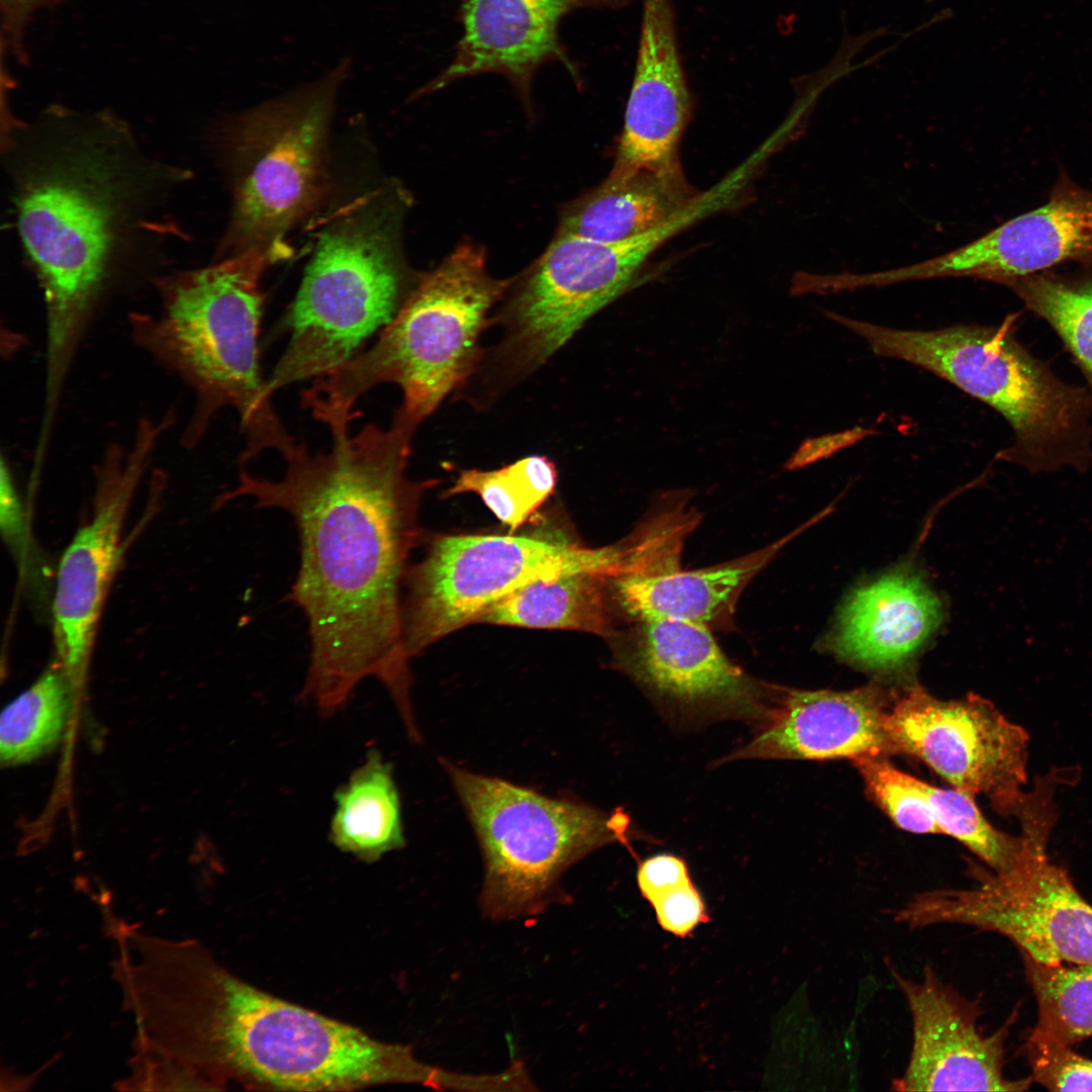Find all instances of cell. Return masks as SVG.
Returning a JSON list of instances; mask_svg holds the SVG:
<instances>
[{
    "mask_svg": "<svg viewBox=\"0 0 1092 1092\" xmlns=\"http://www.w3.org/2000/svg\"><path fill=\"white\" fill-rule=\"evenodd\" d=\"M414 433L369 423L354 436L333 437L328 452L298 444L282 478L241 467L237 486L220 498L250 496L295 524L300 561L288 598L303 612L310 639L301 696L324 715L373 677L403 721L415 719L400 589L420 502L436 481L406 475Z\"/></svg>",
    "mask_w": 1092,
    "mask_h": 1092,
    "instance_id": "obj_1",
    "label": "cell"
},
{
    "mask_svg": "<svg viewBox=\"0 0 1092 1092\" xmlns=\"http://www.w3.org/2000/svg\"><path fill=\"white\" fill-rule=\"evenodd\" d=\"M147 1029L158 1050L217 1086L226 1077L299 1091L454 1083L453 1073L421 1063L410 1046L379 1041L248 985L203 946L179 952L159 973Z\"/></svg>",
    "mask_w": 1092,
    "mask_h": 1092,
    "instance_id": "obj_2",
    "label": "cell"
},
{
    "mask_svg": "<svg viewBox=\"0 0 1092 1092\" xmlns=\"http://www.w3.org/2000/svg\"><path fill=\"white\" fill-rule=\"evenodd\" d=\"M283 251L252 248L180 275L163 287L158 312L131 322L139 346L194 393L184 444L194 446L215 414L233 407L246 435L241 466L267 449L287 459L298 446L275 413L259 361L260 279Z\"/></svg>",
    "mask_w": 1092,
    "mask_h": 1092,
    "instance_id": "obj_3",
    "label": "cell"
},
{
    "mask_svg": "<svg viewBox=\"0 0 1092 1092\" xmlns=\"http://www.w3.org/2000/svg\"><path fill=\"white\" fill-rule=\"evenodd\" d=\"M512 282L488 273L481 246L460 244L419 279L371 348L314 378L301 393V405L341 436L350 433L354 405L363 394L394 383L403 400L393 422L415 432L476 372L484 355L480 335Z\"/></svg>",
    "mask_w": 1092,
    "mask_h": 1092,
    "instance_id": "obj_4",
    "label": "cell"
},
{
    "mask_svg": "<svg viewBox=\"0 0 1092 1092\" xmlns=\"http://www.w3.org/2000/svg\"><path fill=\"white\" fill-rule=\"evenodd\" d=\"M1017 313L995 327L901 330L842 316V327L879 357L909 362L990 405L1010 425L996 459L1030 473L1092 467V392L1060 380L1016 339Z\"/></svg>",
    "mask_w": 1092,
    "mask_h": 1092,
    "instance_id": "obj_5",
    "label": "cell"
},
{
    "mask_svg": "<svg viewBox=\"0 0 1092 1092\" xmlns=\"http://www.w3.org/2000/svg\"><path fill=\"white\" fill-rule=\"evenodd\" d=\"M405 198L370 193L327 226L290 307V341L267 380L270 394L345 364L396 315L418 283L400 252Z\"/></svg>",
    "mask_w": 1092,
    "mask_h": 1092,
    "instance_id": "obj_6",
    "label": "cell"
},
{
    "mask_svg": "<svg viewBox=\"0 0 1092 1092\" xmlns=\"http://www.w3.org/2000/svg\"><path fill=\"white\" fill-rule=\"evenodd\" d=\"M113 158L89 147L49 158L18 197V228L43 288L44 397L60 400L116 245L120 187Z\"/></svg>",
    "mask_w": 1092,
    "mask_h": 1092,
    "instance_id": "obj_7",
    "label": "cell"
},
{
    "mask_svg": "<svg viewBox=\"0 0 1092 1092\" xmlns=\"http://www.w3.org/2000/svg\"><path fill=\"white\" fill-rule=\"evenodd\" d=\"M442 765L468 815L484 860L479 905L485 917L508 920L542 913L564 899L562 874L596 849L629 846L631 821L568 798Z\"/></svg>",
    "mask_w": 1092,
    "mask_h": 1092,
    "instance_id": "obj_8",
    "label": "cell"
},
{
    "mask_svg": "<svg viewBox=\"0 0 1092 1092\" xmlns=\"http://www.w3.org/2000/svg\"><path fill=\"white\" fill-rule=\"evenodd\" d=\"M711 209L701 200L661 226L617 243L557 233L541 257L513 279L490 320L504 331L483 356L490 379L510 383L534 371L621 295L654 251Z\"/></svg>",
    "mask_w": 1092,
    "mask_h": 1092,
    "instance_id": "obj_9",
    "label": "cell"
},
{
    "mask_svg": "<svg viewBox=\"0 0 1092 1092\" xmlns=\"http://www.w3.org/2000/svg\"><path fill=\"white\" fill-rule=\"evenodd\" d=\"M350 58L316 81L241 115L232 136L234 211L229 255L284 248L283 236L309 213L326 187V141Z\"/></svg>",
    "mask_w": 1092,
    "mask_h": 1092,
    "instance_id": "obj_10",
    "label": "cell"
},
{
    "mask_svg": "<svg viewBox=\"0 0 1092 1092\" xmlns=\"http://www.w3.org/2000/svg\"><path fill=\"white\" fill-rule=\"evenodd\" d=\"M625 544L587 548L526 536L453 535L434 539L407 574L403 607L410 658L473 622L495 603L540 579L592 571L617 574Z\"/></svg>",
    "mask_w": 1092,
    "mask_h": 1092,
    "instance_id": "obj_11",
    "label": "cell"
},
{
    "mask_svg": "<svg viewBox=\"0 0 1092 1092\" xmlns=\"http://www.w3.org/2000/svg\"><path fill=\"white\" fill-rule=\"evenodd\" d=\"M971 889L916 894L909 914L916 927L962 924L1011 940L1022 957L1045 965L1092 967V905L1046 848L1006 874L974 873Z\"/></svg>",
    "mask_w": 1092,
    "mask_h": 1092,
    "instance_id": "obj_12",
    "label": "cell"
},
{
    "mask_svg": "<svg viewBox=\"0 0 1092 1092\" xmlns=\"http://www.w3.org/2000/svg\"><path fill=\"white\" fill-rule=\"evenodd\" d=\"M888 729L898 753L918 757L954 789L985 796L1004 816L1025 807L1029 736L989 700L942 701L915 686L895 697Z\"/></svg>",
    "mask_w": 1092,
    "mask_h": 1092,
    "instance_id": "obj_13",
    "label": "cell"
},
{
    "mask_svg": "<svg viewBox=\"0 0 1092 1092\" xmlns=\"http://www.w3.org/2000/svg\"><path fill=\"white\" fill-rule=\"evenodd\" d=\"M615 632V667L633 679L676 722L740 720L761 727L779 686L753 678L732 662L709 628L681 620L648 619Z\"/></svg>",
    "mask_w": 1092,
    "mask_h": 1092,
    "instance_id": "obj_14",
    "label": "cell"
},
{
    "mask_svg": "<svg viewBox=\"0 0 1092 1092\" xmlns=\"http://www.w3.org/2000/svg\"><path fill=\"white\" fill-rule=\"evenodd\" d=\"M697 519L679 511L651 516L639 528L624 569L610 577L613 609L632 622L672 619L728 630L739 596L796 532L742 557L710 567L680 568L681 546Z\"/></svg>",
    "mask_w": 1092,
    "mask_h": 1092,
    "instance_id": "obj_15",
    "label": "cell"
},
{
    "mask_svg": "<svg viewBox=\"0 0 1092 1092\" xmlns=\"http://www.w3.org/2000/svg\"><path fill=\"white\" fill-rule=\"evenodd\" d=\"M171 426L139 422L128 448L109 447L98 467L95 509L64 552L57 573L53 605L57 658L75 688L85 675L97 622L119 554V538L127 508L149 464L159 437Z\"/></svg>",
    "mask_w": 1092,
    "mask_h": 1092,
    "instance_id": "obj_16",
    "label": "cell"
},
{
    "mask_svg": "<svg viewBox=\"0 0 1092 1092\" xmlns=\"http://www.w3.org/2000/svg\"><path fill=\"white\" fill-rule=\"evenodd\" d=\"M889 970L904 996L912 1019V1048L904 1074L892 1082L895 1091H1024L1029 1076L1004 1074L1005 1043L1016 1019L1014 1010L994 1032L979 1027L981 999H971L944 983L931 965L923 979L912 981Z\"/></svg>",
    "mask_w": 1092,
    "mask_h": 1092,
    "instance_id": "obj_17",
    "label": "cell"
},
{
    "mask_svg": "<svg viewBox=\"0 0 1092 1092\" xmlns=\"http://www.w3.org/2000/svg\"><path fill=\"white\" fill-rule=\"evenodd\" d=\"M629 0H459L461 35L450 63L414 97L481 74L505 77L526 108L544 65H561L580 87L581 76L560 37L563 18L579 9H620Z\"/></svg>",
    "mask_w": 1092,
    "mask_h": 1092,
    "instance_id": "obj_18",
    "label": "cell"
},
{
    "mask_svg": "<svg viewBox=\"0 0 1092 1092\" xmlns=\"http://www.w3.org/2000/svg\"><path fill=\"white\" fill-rule=\"evenodd\" d=\"M1069 261L1092 262V191L1061 178L1041 206L915 263L913 275L917 280L969 277L1005 286Z\"/></svg>",
    "mask_w": 1092,
    "mask_h": 1092,
    "instance_id": "obj_19",
    "label": "cell"
},
{
    "mask_svg": "<svg viewBox=\"0 0 1092 1092\" xmlns=\"http://www.w3.org/2000/svg\"><path fill=\"white\" fill-rule=\"evenodd\" d=\"M895 697L877 686L849 692L780 687L771 714L745 745L718 763L740 759H857L898 753L888 729Z\"/></svg>",
    "mask_w": 1092,
    "mask_h": 1092,
    "instance_id": "obj_20",
    "label": "cell"
},
{
    "mask_svg": "<svg viewBox=\"0 0 1092 1092\" xmlns=\"http://www.w3.org/2000/svg\"><path fill=\"white\" fill-rule=\"evenodd\" d=\"M691 110L672 0H642L635 71L610 174L680 168L678 146Z\"/></svg>",
    "mask_w": 1092,
    "mask_h": 1092,
    "instance_id": "obj_21",
    "label": "cell"
},
{
    "mask_svg": "<svg viewBox=\"0 0 1092 1092\" xmlns=\"http://www.w3.org/2000/svg\"><path fill=\"white\" fill-rule=\"evenodd\" d=\"M940 618L939 599L921 578L896 572L852 593L826 646L851 663L892 670L914 655Z\"/></svg>",
    "mask_w": 1092,
    "mask_h": 1092,
    "instance_id": "obj_22",
    "label": "cell"
},
{
    "mask_svg": "<svg viewBox=\"0 0 1092 1092\" xmlns=\"http://www.w3.org/2000/svg\"><path fill=\"white\" fill-rule=\"evenodd\" d=\"M704 195L688 186L681 169L609 176L563 210L558 233L617 243L644 235L682 214Z\"/></svg>",
    "mask_w": 1092,
    "mask_h": 1092,
    "instance_id": "obj_23",
    "label": "cell"
},
{
    "mask_svg": "<svg viewBox=\"0 0 1092 1092\" xmlns=\"http://www.w3.org/2000/svg\"><path fill=\"white\" fill-rule=\"evenodd\" d=\"M334 800L329 834L340 850L372 862L404 846L398 789L390 763L379 751L367 753Z\"/></svg>",
    "mask_w": 1092,
    "mask_h": 1092,
    "instance_id": "obj_24",
    "label": "cell"
},
{
    "mask_svg": "<svg viewBox=\"0 0 1092 1092\" xmlns=\"http://www.w3.org/2000/svg\"><path fill=\"white\" fill-rule=\"evenodd\" d=\"M610 577L582 571L533 581L495 603L478 622L576 630L610 638L615 633Z\"/></svg>",
    "mask_w": 1092,
    "mask_h": 1092,
    "instance_id": "obj_25",
    "label": "cell"
},
{
    "mask_svg": "<svg viewBox=\"0 0 1092 1092\" xmlns=\"http://www.w3.org/2000/svg\"><path fill=\"white\" fill-rule=\"evenodd\" d=\"M75 687L59 658L3 710L0 759L12 766L51 752L63 739Z\"/></svg>",
    "mask_w": 1092,
    "mask_h": 1092,
    "instance_id": "obj_26",
    "label": "cell"
},
{
    "mask_svg": "<svg viewBox=\"0 0 1092 1092\" xmlns=\"http://www.w3.org/2000/svg\"><path fill=\"white\" fill-rule=\"evenodd\" d=\"M1022 958L1037 1005V1020L1029 1034L1070 1046L1092 1037V967L1045 965Z\"/></svg>",
    "mask_w": 1092,
    "mask_h": 1092,
    "instance_id": "obj_27",
    "label": "cell"
},
{
    "mask_svg": "<svg viewBox=\"0 0 1092 1092\" xmlns=\"http://www.w3.org/2000/svg\"><path fill=\"white\" fill-rule=\"evenodd\" d=\"M1005 286L1057 332L1092 392V275L1067 278L1044 271Z\"/></svg>",
    "mask_w": 1092,
    "mask_h": 1092,
    "instance_id": "obj_28",
    "label": "cell"
},
{
    "mask_svg": "<svg viewBox=\"0 0 1092 1092\" xmlns=\"http://www.w3.org/2000/svg\"><path fill=\"white\" fill-rule=\"evenodd\" d=\"M558 479L555 463L530 455L493 470H461L446 495L473 492L503 524L517 530L553 492Z\"/></svg>",
    "mask_w": 1092,
    "mask_h": 1092,
    "instance_id": "obj_29",
    "label": "cell"
},
{
    "mask_svg": "<svg viewBox=\"0 0 1092 1092\" xmlns=\"http://www.w3.org/2000/svg\"><path fill=\"white\" fill-rule=\"evenodd\" d=\"M928 798L940 833L963 842L996 874L1017 868L1043 834L1022 829L1013 836L996 829L981 813L973 796L953 789L926 785Z\"/></svg>",
    "mask_w": 1092,
    "mask_h": 1092,
    "instance_id": "obj_30",
    "label": "cell"
},
{
    "mask_svg": "<svg viewBox=\"0 0 1092 1092\" xmlns=\"http://www.w3.org/2000/svg\"><path fill=\"white\" fill-rule=\"evenodd\" d=\"M853 761L870 795L898 827L913 833H940L926 783L899 770L886 756Z\"/></svg>",
    "mask_w": 1092,
    "mask_h": 1092,
    "instance_id": "obj_31",
    "label": "cell"
},
{
    "mask_svg": "<svg viewBox=\"0 0 1092 1092\" xmlns=\"http://www.w3.org/2000/svg\"><path fill=\"white\" fill-rule=\"evenodd\" d=\"M1024 1053L1032 1080L1051 1091H1092V1060L1070 1045L1028 1034Z\"/></svg>",
    "mask_w": 1092,
    "mask_h": 1092,
    "instance_id": "obj_32",
    "label": "cell"
},
{
    "mask_svg": "<svg viewBox=\"0 0 1092 1092\" xmlns=\"http://www.w3.org/2000/svg\"><path fill=\"white\" fill-rule=\"evenodd\" d=\"M129 1073L115 1085L129 1091H177L217 1089L203 1074L165 1054L134 1046Z\"/></svg>",
    "mask_w": 1092,
    "mask_h": 1092,
    "instance_id": "obj_33",
    "label": "cell"
},
{
    "mask_svg": "<svg viewBox=\"0 0 1092 1092\" xmlns=\"http://www.w3.org/2000/svg\"><path fill=\"white\" fill-rule=\"evenodd\" d=\"M650 905L660 927L677 937L690 935L709 920L704 899L693 881L666 892Z\"/></svg>",
    "mask_w": 1092,
    "mask_h": 1092,
    "instance_id": "obj_34",
    "label": "cell"
},
{
    "mask_svg": "<svg viewBox=\"0 0 1092 1092\" xmlns=\"http://www.w3.org/2000/svg\"><path fill=\"white\" fill-rule=\"evenodd\" d=\"M66 0H0L2 48L20 64L26 65L27 26L36 12L58 6Z\"/></svg>",
    "mask_w": 1092,
    "mask_h": 1092,
    "instance_id": "obj_35",
    "label": "cell"
},
{
    "mask_svg": "<svg viewBox=\"0 0 1092 1092\" xmlns=\"http://www.w3.org/2000/svg\"><path fill=\"white\" fill-rule=\"evenodd\" d=\"M636 879L642 897L649 904L692 881L686 860L671 853L655 854L640 861Z\"/></svg>",
    "mask_w": 1092,
    "mask_h": 1092,
    "instance_id": "obj_36",
    "label": "cell"
},
{
    "mask_svg": "<svg viewBox=\"0 0 1092 1092\" xmlns=\"http://www.w3.org/2000/svg\"><path fill=\"white\" fill-rule=\"evenodd\" d=\"M0 525L3 536L10 545L18 548L24 532V516L9 467L1 459Z\"/></svg>",
    "mask_w": 1092,
    "mask_h": 1092,
    "instance_id": "obj_37",
    "label": "cell"
}]
</instances>
